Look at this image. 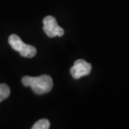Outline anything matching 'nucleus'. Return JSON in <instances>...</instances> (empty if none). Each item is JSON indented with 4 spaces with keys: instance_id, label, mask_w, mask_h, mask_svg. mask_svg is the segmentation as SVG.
Returning a JSON list of instances; mask_svg holds the SVG:
<instances>
[{
    "instance_id": "obj_1",
    "label": "nucleus",
    "mask_w": 129,
    "mask_h": 129,
    "mask_svg": "<svg viewBox=\"0 0 129 129\" xmlns=\"http://www.w3.org/2000/svg\"><path fill=\"white\" fill-rule=\"evenodd\" d=\"M22 83L24 86H29L37 95H43L50 92L53 87V80L48 75L40 76H24Z\"/></svg>"
},
{
    "instance_id": "obj_2",
    "label": "nucleus",
    "mask_w": 129,
    "mask_h": 129,
    "mask_svg": "<svg viewBox=\"0 0 129 129\" xmlns=\"http://www.w3.org/2000/svg\"><path fill=\"white\" fill-rule=\"evenodd\" d=\"M9 44L14 50L18 51L23 57L32 58L35 56L37 50L33 45H27L20 39L19 36L13 34L9 37Z\"/></svg>"
},
{
    "instance_id": "obj_3",
    "label": "nucleus",
    "mask_w": 129,
    "mask_h": 129,
    "mask_svg": "<svg viewBox=\"0 0 129 129\" xmlns=\"http://www.w3.org/2000/svg\"><path fill=\"white\" fill-rule=\"evenodd\" d=\"M43 29L46 35L50 38H55L56 36L61 37L64 35V29L59 26L55 18L53 16H46L43 19Z\"/></svg>"
},
{
    "instance_id": "obj_4",
    "label": "nucleus",
    "mask_w": 129,
    "mask_h": 129,
    "mask_svg": "<svg viewBox=\"0 0 129 129\" xmlns=\"http://www.w3.org/2000/svg\"><path fill=\"white\" fill-rule=\"evenodd\" d=\"M91 71V64L86 60L80 59L75 61L74 66L71 68V75L74 79H80L88 76Z\"/></svg>"
},
{
    "instance_id": "obj_5",
    "label": "nucleus",
    "mask_w": 129,
    "mask_h": 129,
    "mask_svg": "<svg viewBox=\"0 0 129 129\" xmlns=\"http://www.w3.org/2000/svg\"><path fill=\"white\" fill-rule=\"evenodd\" d=\"M10 95V88L7 84H0V102L7 99Z\"/></svg>"
},
{
    "instance_id": "obj_6",
    "label": "nucleus",
    "mask_w": 129,
    "mask_h": 129,
    "mask_svg": "<svg viewBox=\"0 0 129 129\" xmlns=\"http://www.w3.org/2000/svg\"><path fill=\"white\" fill-rule=\"evenodd\" d=\"M50 123L48 119H40L33 125L32 129H49Z\"/></svg>"
}]
</instances>
